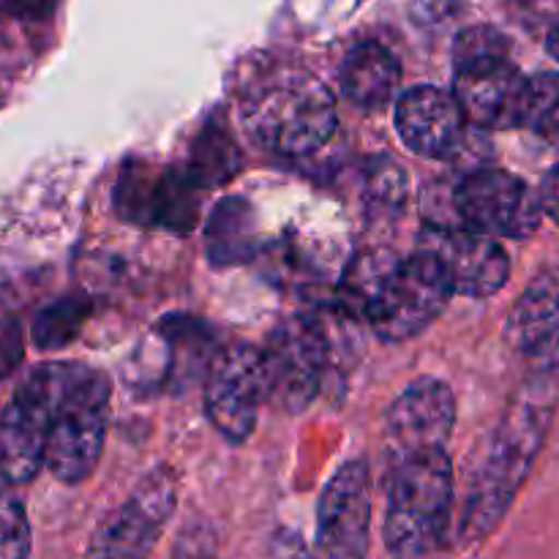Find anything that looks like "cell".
<instances>
[{
    "mask_svg": "<svg viewBox=\"0 0 559 559\" xmlns=\"http://www.w3.org/2000/svg\"><path fill=\"white\" fill-rule=\"evenodd\" d=\"M557 402L559 371L555 366H546L519 388L511 407L491 431L484 456L469 478L467 500L459 522L462 544H478L489 538L502 522L549 437Z\"/></svg>",
    "mask_w": 559,
    "mask_h": 559,
    "instance_id": "6da1fadb",
    "label": "cell"
},
{
    "mask_svg": "<svg viewBox=\"0 0 559 559\" xmlns=\"http://www.w3.org/2000/svg\"><path fill=\"white\" fill-rule=\"evenodd\" d=\"M453 284L435 251L396 260L388 251L358 257L342 284V304L385 342H407L424 333L448 300Z\"/></svg>",
    "mask_w": 559,
    "mask_h": 559,
    "instance_id": "7a4b0ae2",
    "label": "cell"
},
{
    "mask_svg": "<svg viewBox=\"0 0 559 559\" xmlns=\"http://www.w3.org/2000/svg\"><path fill=\"white\" fill-rule=\"evenodd\" d=\"M243 123L267 151L306 156L320 151L336 131V98L309 71L278 69L246 93Z\"/></svg>",
    "mask_w": 559,
    "mask_h": 559,
    "instance_id": "3957f363",
    "label": "cell"
},
{
    "mask_svg": "<svg viewBox=\"0 0 559 559\" xmlns=\"http://www.w3.org/2000/svg\"><path fill=\"white\" fill-rule=\"evenodd\" d=\"M453 511V464L442 451L415 453L391 464L385 546L396 557H426L440 549Z\"/></svg>",
    "mask_w": 559,
    "mask_h": 559,
    "instance_id": "277c9868",
    "label": "cell"
},
{
    "mask_svg": "<svg viewBox=\"0 0 559 559\" xmlns=\"http://www.w3.org/2000/svg\"><path fill=\"white\" fill-rule=\"evenodd\" d=\"M109 382L98 371L80 366L74 382L49 424L44 464L63 484H80L96 469L107 437Z\"/></svg>",
    "mask_w": 559,
    "mask_h": 559,
    "instance_id": "5b68a950",
    "label": "cell"
},
{
    "mask_svg": "<svg viewBox=\"0 0 559 559\" xmlns=\"http://www.w3.org/2000/svg\"><path fill=\"white\" fill-rule=\"evenodd\" d=\"M82 364H47L27 377L0 415V475L27 484L44 464L49 424Z\"/></svg>",
    "mask_w": 559,
    "mask_h": 559,
    "instance_id": "8992f818",
    "label": "cell"
},
{
    "mask_svg": "<svg viewBox=\"0 0 559 559\" xmlns=\"http://www.w3.org/2000/svg\"><path fill=\"white\" fill-rule=\"evenodd\" d=\"M267 393L265 353L251 344H233L211 364L205 385L207 418L229 442H243L254 431Z\"/></svg>",
    "mask_w": 559,
    "mask_h": 559,
    "instance_id": "52a82bcc",
    "label": "cell"
},
{
    "mask_svg": "<svg viewBox=\"0 0 559 559\" xmlns=\"http://www.w3.org/2000/svg\"><path fill=\"white\" fill-rule=\"evenodd\" d=\"M464 227L491 238H527L540 227V197L522 178L502 169H478L453 194Z\"/></svg>",
    "mask_w": 559,
    "mask_h": 559,
    "instance_id": "ba28073f",
    "label": "cell"
},
{
    "mask_svg": "<svg viewBox=\"0 0 559 559\" xmlns=\"http://www.w3.org/2000/svg\"><path fill=\"white\" fill-rule=\"evenodd\" d=\"M265 364L271 393L267 399L287 413H300L314 399L325 369V333L309 317H293L273 331Z\"/></svg>",
    "mask_w": 559,
    "mask_h": 559,
    "instance_id": "9c48e42d",
    "label": "cell"
},
{
    "mask_svg": "<svg viewBox=\"0 0 559 559\" xmlns=\"http://www.w3.org/2000/svg\"><path fill=\"white\" fill-rule=\"evenodd\" d=\"M202 186L189 169L153 173L145 164H129L118 183V207L126 218L151 227L189 233L197 224Z\"/></svg>",
    "mask_w": 559,
    "mask_h": 559,
    "instance_id": "30bf717a",
    "label": "cell"
},
{
    "mask_svg": "<svg viewBox=\"0 0 559 559\" xmlns=\"http://www.w3.org/2000/svg\"><path fill=\"white\" fill-rule=\"evenodd\" d=\"M456 420V399L440 380H418L393 402L385 424L391 464L426 451H442Z\"/></svg>",
    "mask_w": 559,
    "mask_h": 559,
    "instance_id": "8fae6325",
    "label": "cell"
},
{
    "mask_svg": "<svg viewBox=\"0 0 559 559\" xmlns=\"http://www.w3.org/2000/svg\"><path fill=\"white\" fill-rule=\"evenodd\" d=\"M369 467L349 462L325 486L317 511V546L328 557H360L369 549Z\"/></svg>",
    "mask_w": 559,
    "mask_h": 559,
    "instance_id": "7c38bea8",
    "label": "cell"
},
{
    "mask_svg": "<svg viewBox=\"0 0 559 559\" xmlns=\"http://www.w3.org/2000/svg\"><path fill=\"white\" fill-rule=\"evenodd\" d=\"M524 91H527V76L511 63V58L456 66L453 96L464 118L480 129L522 126Z\"/></svg>",
    "mask_w": 559,
    "mask_h": 559,
    "instance_id": "4fadbf2b",
    "label": "cell"
},
{
    "mask_svg": "<svg viewBox=\"0 0 559 559\" xmlns=\"http://www.w3.org/2000/svg\"><path fill=\"white\" fill-rule=\"evenodd\" d=\"M175 502L178 489L173 473L158 469L142 480L126 506L98 530L91 555H145L173 516Z\"/></svg>",
    "mask_w": 559,
    "mask_h": 559,
    "instance_id": "5bb4252c",
    "label": "cell"
},
{
    "mask_svg": "<svg viewBox=\"0 0 559 559\" xmlns=\"http://www.w3.org/2000/svg\"><path fill=\"white\" fill-rule=\"evenodd\" d=\"M396 129L409 151L424 158H451L462 151L467 118L456 96L431 85H418L396 104Z\"/></svg>",
    "mask_w": 559,
    "mask_h": 559,
    "instance_id": "9a60e30c",
    "label": "cell"
},
{
    "mask_svg": "<svg viewBox=\"0 0 559 559\" xmlns=\"http://www.w3.org/2000/svg\"><path fill=\"white\" fill-rule=\"evenodd\" d=\"M451 276L453 293L469 295V298H489L506 287L511 276V260L506 249L491 235L462 229V233H445L440 246L435 249Z\"/></svg>",
    "mask_w": 559,
    "mask_h": 559,
    "instance_id": "2e32d148",
    "label": "cell"
},
{
    "mask_svg": "<svg viewBox=\"0 0 559 559\" xmlns=\"http://www.w3.org/2000/svg\"><path fill=\"white\" fill-rule=\"evenodd\" d=\"M506 338L527 358H549L559 344V267L540 271L506 322Z\"/></svg>",
    "mask_w": 559,
    "mask_h": 559,
    "instance_id": "e0dca14e",
    "label": "cell"
},
{
    "mask_svg": "<svg viewBox=\"0 0 559 559\" xmlns=\"http://www.w3.org/2000/svg\"><path fill=\"white\" fill-rule=\"evenodd\" d=\"M399 60L388 47L377 41H364L347 55L342 66L344 96L366 109H377L391 102L399 85Z\"/></svg>",
    "mask_w": 559,
    "mask_h": 559,
    "instance_id": "ac0fdd59",
    "label": "cell"
},
{
    "mask_svg": "<svg viewBox=\"0 0 559 559\" xmlns=\"http://www.w3.org/2000/svg\"><path fill=\"white\" fill-rule=\"evenodd\" d=\"M207 249L218 265L240 262L251 251V218L249 205L240 200H224L207 227Z\"/></svg>",
    "mask_w": 559,
    "mask_h": 559,
    "instance_id": "d6986e66",
    "label": "cell"
},
{
    "mask_svg": "<svg viewBox=\"0 0 559 559\" xmlns=\"http://www.w3.org/2000/svg\"><path fill=\"white\" fill-rule=\"evenodd\" d=\"M91 317V300L85 295H71L47 306L33 322V342L41 349L66 347L76 338L85 320Z\"/></svg>",
    "mask_w": 559,
    "mask_h": 559,
    "instance_id": "ffe728a7",
    "label": "cell"
},
{
    "mask_svg": "<svg viewBox=\"0 0 559 559\" xmlns=\"http://www.w3.org/2000/svg\"><path fill=\"white\" fill-rule=\"evenodd\" d=\"M189 173L194 175L200 186L224 183L229 175L238 173V147L218 126H207L205 134L197 140L194 162H191Z\"/></svg>",
    "mask_w": 559,
    "mask_h": 559,
    "instance_id": "44dd1931",
    "label": "cell"
},
{
    "mask_svg": "<svg viewBox=\"0 0 559 559\" xmlns=\"http://www.w3.org/2000/svg\"><path fill=\"white\" fill-rule=\"evenodd\" d=\"M522 126L535 134L559 136V74H538L527 80Z\"/></svg>",
    "mask_w": 559,
    "mask_h": 559,
    "instance_id": "7402d4cb",
    "label": "cell"
},
{
    "mask_svg": "<svg viewBox=\"0 0 559 559\" xmlns=\"http://www.w3.org/2000/svg\"><path fill=\"white\" fill-rule=\"evenodd\" d=\"M508 55H511V41L497 27L489 25L467 27V31L459 33L456 44H453V63L456 66L508 58Z\"/></svg>",
    "mask_w": 559,
    "mask_h": 559,
    "instance_id": "603a6c76",
    "label": "cell"
},
{
    "mask_svg": "<svg viewBox=\"0 0 559 559\" xmlns=\"http://www.w3.org/2000/svg\"><path fill=\"white\" fill-rule=\"evenodd\" d=\"M31 555V524L25 508L9 491H0V559Z\"/></svg>",
    "mask_w": 559,
    "mask_h": 559,
    "instance_id": "cb8c5ba5",
    "label": "cell"
},
{
    "mask_svg": "<svg viewBox=\"0 0 559 559\" xmlns=\"http://www.w3.org/2000/svg\"><path fill=\"white\" fill-rule=\"evenodd\" d=\"M456 11V0H415L413 3V16L426 27L440 25L442 20L453 16Z\"/></svg>",
    "mask_w": 559,
    "mask_h": 559,
    "instance_id": "d4e9b609",
    "label": "cell"
},
{
    "mask_svg": "<svg viewBox=\"0 0 559 559\" xmlns=\"http://www.w3.org/2000/svg\"><path fill=\"white\" fill-rule=\"evenodd\" d=\"M58 5V0H0V9L9 14L20 16V20H44Z\"/></svg>",
    "mask_w": 559,
    "mask_h": 559,
    "instance_id": "484cf974",
    "label": "cell"
},
{
    "mask_svg": "<svg viewBox=\"0 0 559 559\" xmlns=\"http://www.w3.org/2000/svg\"><path fill=\"white\" fill-rule=\"evenodd\" d=\"M538 197H540V207H544L546 216H551V222L559 227V167H555L549 175H546Z\"/></svg>",
    "mask_w": 559,
    "mask_h": 559,
    "instance_id": "4316f807",
    "label": "cell"
},
{
    "mask_svg": "<svg viewBox=\"0 0 559 559\" xmlns=\"http://www.w3.org/2000/svg\"><path fill=\"white\" fill-rule=\"evenodd\" d=\"M546 47H549V52L555 55V58L559 60V25H557V27H551L549 41H546Z\"/></svg>",
    "mask_w": 559,
    "mask_h": 559,
    "instance_id": "83f0119b",
    "label": "cell"
}]
</instances>
